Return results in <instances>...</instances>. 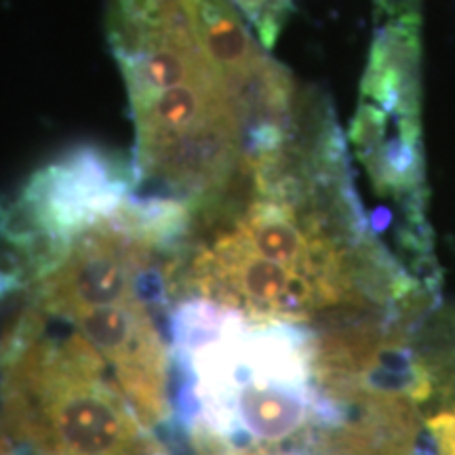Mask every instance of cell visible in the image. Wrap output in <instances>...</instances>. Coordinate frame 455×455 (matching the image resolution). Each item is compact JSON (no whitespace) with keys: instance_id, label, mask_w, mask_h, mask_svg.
<instances>
[{"instance_id":"7a4b0ae2","label":"cell","mask_w":455,"mask_h":455,"mask_svg":"<svg viewBox=\"0 0 455 455\" xmlns=\"http://www.w3.org/2000/svg\"><path fill=\"white\" fill-rule=\"evenodd\" d=\"M348 140L379 198L375 230L384 241L388 235L390 247L415 276L439 287L428 221L418 0H375L373 41Z\"/></svg>"},{"instance_id":"277c9868","label":"cell","mask_w":455,"mask_h":455,"mask_svg":"<svg viewBox=\"0 0 455 455\" xmlns=\"http://www.w3.org/2000/svg\"><path fill=\"white\" fill-rule=\"evenodd\" d=\"M135 192L131 163L95 146L72 148L36 171L7 212L0 232L26 284L49 275L83 235L114 218Z\"/></svg>"},{"instance_id":"8992f818","label":"cell","mask_w":455,"mask_h":455,"mask_svg":"<svg viewBox=\"0 0 455 455\" xmlns=\"http://www.w3.org/2000/svg\"><path fill=\"white\" fill-rule=\"evenodd\" d=\"M24 287H26V283L21 281L20 276L13 275L11 270L0 268V306H3L4 301H9L17 291H21Z\"/></svg>"},{"instance_id":"5b68a950","label":"cell","mask_w":455,"mask_h":455,"mask_svg":"<svg viewBox=\"0 0 455 455\" xmlns=\"http://www.w3.org/2000/svg\"><path fill=\"white\" fill-rule=\"evenodd\" d=\"M230 3L249 21L264 49H270L278 41L283 26L293 13V0H230Z\"/></svg>"},{"instance_id":"6da1fadb","label":"cell","mask_w":455,"mask_h":455,"mask_svg":"<svg viewBox=\"0 0 455 455\" xmlns=\"http://www.w3.org/2000/svg\"><path fill=\"white\" fill-rule=\"evenodd\" d=\"M173 306L207 299L253 323L325 327L432 304L358 196L348 144L323 98L275 150L192 212L167 264Z\"/></svg>"},{"instance_id":"3957f363","label":"cell","mask_w":455,"mask_h":455,"mask_svg":"<svg viewBox=\"0 0 455 455\" xmlns=\"http://www.w3.org/2000/svg\"><path fill=\"white\" fill-rule=\"evenodd\" d=\"M34 301V299H32ZM34 304L0 367V430L32 455H169L108 363L81 333Z\"/></svg>"}]
</instances>
